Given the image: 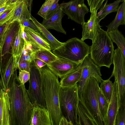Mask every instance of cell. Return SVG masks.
<instances>
[{
  "label": "cell",
  "mask_w": 125,
  "mask_h": 125,
  "mask_svg": "<svg viewBox=\"0 0 125 125\" xmlns=\"http://www.w3.org/2000/svg\"><path fill=\"white\" fill-rule=\"evenodd\" d=\"M30 63L28 61L20 59L18 65V68L19 71L24 70L29 72Z\"/></svg>",
  "instance_id": "cell-37"
},
{
  "label": "cell",
  "mask_w": 125,
  "mask_h": 125,
  "mask_svg": "<svg viewBox=\"0 0 125 125\" xmlns=\"http://www.w3.org/2000/svg\"><path fill=\"white\" fill-rule=\"evenodd\" d=\"M8 0H0V7L7 5Z\"/></svg>",
  "instance_id": "cell-45"
},
{
  "label": "cell",
  "mask_w": 125,
  "mask_h": 125,
  "mask_svg": "<svg viewBox=\"0 0 125 125\" xmlns=\"http://www.w3.org/2000/svg\"><path fill=\"white\" fill-rule=\"evenodd\" d=\"M30 77L29 72L24 70L19 71L18 78L22 83L25 84L26 83L29 81Z\"/></svg>",
  "instance_id": "cell-36"
},
{
  "label": "cell",
  "mask_w": 125,
  "mask_h": 125,
  "mask_svg": "<svg viewBox=\"0 0 125 125\" xmlns=\"http://www.w3.org/2000/svg\"><path fill=\"white\" fill-rule=\"evenodd\" d=\"M101 0H92V3L90 7V12L96 9Z\"/></svg>",
  "instance_id": "cell-39"
},
{
  "label": "cell",
  "mask_w": 125,
  "mask_h": 125,
  "mask_svg": "<svg viewBox=\"0 0 125 125\" xmlns=\"http://www.w3.org/2000/svg\"><path fill=\"white\" fill-rule=\"evenodd\" d=\"M30 125H52L47 109L37 105L33 106Z\"/></svg>",
  "instance_id": "cell-16"
},
{
  "label": "cell",
  "mask_w": 125,
  "mask_h": 125,
  "mask_svg": "<svg viewBox=\"0 0 125 125\" xmlns=\"http://www.w3.org/2000/svg\"><path fill=\"white\" fill-rule=\"evenodd\" d=\"M122 1L125 2V0H122Z\"/></svg>",
  "instance_id": "cell-49"
},
{
  "label": "cell",
  "mask_w": 125,
  "mask_h": 125,
  "mask_svg": "<svg viewBox=\"0 0 125 125\" xmlns=\"http://www.w3.org/2000/svg\"><path fill=\"white\" fill-rule=\"evenodd\" d=\"M82 69L81 76L79 81L77 83L79 96L86 81L89 78L94 77L100 83L104 80L100 67L93 61L90 56H87L80 64Z\"/></svg>",
  "instance_id": "cell-11"
},
{
  "label": "cell",
  "mask_w": 125,
  "mask_h": 125,
  "mask_svg": "<svg viewBox=\"0 0 125 125\" xmlns=\"http://www.w3.org/2000/svg\"><path fill=\"white\" fill-rule=\"evenodd\" d=\"M97 10L95 9L91 12L89 19L81 25L82 28V40L84 41L89 39L92 40V42L95 41L98 30L101 27L100 25L101 20L97 16Z\"/></svg>",
  "instance_id": "cell-13"
},
{
  "label": "cell",
  "mask_w": 125,
  "mask_h": 125,
  "mask_svg": "<svg viewBox=\"0 0 125 125\" xmlns=\"http://www.w3.org/2000/svg\"><path fill=\"white\" fill-rule=\"evenodd\" d=\"M24 30L33 47L37 50L44 49L51 51L50 45L41 33L28 27Z\"/></svg>",
  "instance_id": "cell-17"
},
{
  "label": "cell",
  "mask_w": 125,
  "mask_h": 125,
  "mask_svg": "<svg viewBox=\"0 0 125 125\" xmlns=\"http://www.w3.org/2000/svg\"><path fill=\"white\" fill-rule=\"evenodd\" d=\"M99 84L93 77L87 79L79 96V102L96 125H105L98 107Z\"/></svg>",
  "instance_id": "cell-3"
},
{
  "label": "cell",
  "mask_w": 125,
  "mask_h": 125,
  "mask_svg": "<svg viewBox=\"0 0 125 125\" xmlns=\"http://www.w3.org/2000/svg\"><path fill=\"white\" fill-rule=\"evenodd\" d=\"M77 113L78 125H96L95 123L79 102Z\"/></svg>",
  "instance_id": "cell-28"
},
{
  "label": "cell",
  "mask_w": 125,
  "mask_h": 125,
  "mask_svg": "<svg viewBox=\"0 0 125 125\" xmlns=\"http://www.w3.org/2000/svg\"><path fill=\"white\" fill-rule=\"evenodd\" d=\"M60 8L68 18L82 25L84 21L85 14L89 11L84 0H71L60 4Z\"/></svg>",
  "instance_id": "cell-9"
},
{
  "label": "cell",
  "mask_w": 125,
  "mask_h": 125,
  "mask_svg": "<svg viewBox=\"0 0 125 125\" xmlns=\"http://www.w3.org/2000/svg\"><path fill=\"white\" fill-rule=\"evenodd\" d=\"M63 12L61 9L59 10L56 13L49 18L43 19L42 25L47 29H52L65 34L66 31L62 27V19L63 17Z\"/></svg>",
  "instance_id": "cell-18"
},
{
  "label": "cell",
  "mask_w": 125,
  "mask_h": 125,
  "mask_svg": "<svg viewBox=\"0 0 125 125\" xmlns=\"http://www.w3.org/2000/svg\"><path fill=\"white\" fill-rule=\"evenodd\" d=\"M59 101L62 116L73 125H78L77 113L79 100L77 83L71 86H61Z\"/></svg>",
  "instance_id": "cell-5"
},
{
  "label": "cell",
  "mask_w": 125,
  "mask_h": 125,
  "mask_svg": "<svg viewBox=\"0 0 125 125\" xmlns=\"http://www.w3.org/2000/svg\"><path fill=\"white\" fill-rule=\"evenodd\" d=\"M16 3H11L9 8L0 15V26L10 21H12L14 15Z\"/></svg>",
  "instance_id": "cell-31"
},
{
  "label": "cell",
  "mask_w": 125,
  "mask_h": 125,
  "mask_svg": "<svg viewBox=\"0 0 125 125\" xmlns=\"http://www.w3.org/2000/svg\"><path fill=\"white\" fill-rule=\"evenodd\" d=\"M29 73V86L27 90L31 101L33 106L46 108L40 68L37 66L33 60L30 63Z\"/></svg>",
  "instance_id": "cell-7"
},
{
  "label": "cell",
  "mask_w": 125,
  "mask_h": 125,
  "mask_svg": "<svg viewBox=\"0 0 125 125\" xmlns=\"http://www.w3.org/2000/svg\"><path fill=\"white\" fill-rule=\"evenodd\" d=\"M125 125V105L119 108L116 115L115 125Z\"/></svg>",
  "instance_id": "cell-33"
},
{
  "label": "cell",
  "mask_w": 125,
  "mask_h": 125,
  "mask_svg": "<svg viewBox=\"0 0 125 125\" xmlns=\"http://www.w3.org/2000/svg\"><path fill=\"white\" fill-rule=\"evenodd\" d=\"M47 0H45V1H47Z\"/></svg>",
  "instance_id": "cell-50"
},
{
  "label": "cell",
  "mask_w": 125,
  "mask_h": 125,
  "mask_svg": "<svg viewBox=\"0 0 125 125\" xmlns=\"http://www.w3.org/2000/svg\"><path fill=\"white\" fill-rule=\"evenodd\" d=\"M55 0H47L43 4L37 14L43 19H46V16L51 7Z\"/></svg>",
  "instance_id": "cell-32"
},
{
  "label": "cell",
  "mask_w": 125,
  "mask_h": 125,
  "mask_svg": "<svg viewBox=\"0 0 125 125\" xmlns=\"http://www.w3.org/2000/svg\"><path fill=\"white\" fill-rule=\"evenodd\" d=\"M113 42L115 43L125 57V38L118 29L107 32Z\"/></svg>",
  "instance_id": "cell-26"
},
{
  "label": "cell",
  "mask_w": 125,
  "mask_h": 125,
  "mask_svg": "<svg viewBox=\"0 0 125 125\" xmlns=\"http://www.w3.org/2000/svg\"><path fill=\"white\" fill-rule=\"evenodd\" d=\"M46 65L54 74L61 78L77 70L80 67V64L60 57L54 61L47 64Z\"/></svg>",
  "instance_id": "cell-12"
},
{
  "label": "cell",
  "mask_w": 125,
  "mask_h": 125,
  "mask_svg": "<svg viewBox=\"0 0 125 125\" xmlns=\"http://www.w3.org/2000/svg\"><path fill=\"white\" fill-rule=\"evenodd\" d=\"M12 0H8L7 3V5L11 3V2Z\"/></svg>",
  "instance_id": "cell-48"
},
{
  "label": "cell",
  "mask_w": 125,
  "mask_h": 125,
  "mask_svg": "<svg viewBox=\"0 0 125 125\" xmlns=\"http://www.w3.org/2000/svg\"><path fill=\"white\" fill-rule=\"evenodd\" d=\"M59 125H73L71 122H69L64 117L62 116L59 122Z\"/></svg>",
  "instance_id": "cell-41"
},
{
  "label": "cell",
  "mask_w": 125,
  "mask_h": 125,
  "mask_svg": "<svg viewBox=\"0 0 125 125\" xmlns=\"http://www.w3.org/2000/svg\"><path fill=\"white\" fill-rule=\"evenodd\" d=\"M19 21L23 26L30 28L40 33L39 29L32 21L23 17L20 19Z\"/></svg>",
  "instance_id": "cell-34"
},
{
  "label": "cell",
  "mask_w": 125,
  "mask_h": 125,
  "mask_svg": "<svg viewBox=\"0 0 125 125\" xmlns=\"http://www.w3.org/2000/svg\"><path fill=\"white\" fill-rule=\"evenodd\" d=\"M31 15L28 9L26 0L17 2L12 21H19L23 17L31 20Z\"/></svg>",
  "instance_id": "cell-23"
},
{
  "label": "cell",
  "mask_w": 125,
  "mask_h": 125,
  "mask_svg": "<svg viewBox=\"0 0 125 125\" xmlns=\"http://www.w3.org/2000/svg\"><path fill=\"white\" fill-rule=\"evenodd\" d=\"M108 0L100 7L99 12L97 13V17L101 20L104 19L106 16L112 12H116L120 3L122 0H116L113 2L107 4Z\"/></svg>",
  "instance_id": "cell-24"
},
{
  "label": "cell",
  "mask_w": 125,
  "mask_h": 125,
  "mask_svg": "<svg viewBox=\"0 0 125 125\" xmlns=\"http://www.w3.org/2000/svg\"><path fill=\"white\" fill-rule=\"evenodd\" d=\"M122 2L118 8L115 18L106 26L107 32L117 29L120 25L125 24V2Z\"/></svg>",
  "instance_id": "cell-22"
},
{
  "label": "cell",
  "mask_w": 125,
  "mask_h": 125,
  "mask_svg": "<svg viewBox=\"0 0 125 125\" xmlns=\"http://www.w3.org/2000/svg\"><path fill=\"white\" fill-rule=\"evenodd\" d=\"M11 4V3L0 7V15L9 8Z\"/></svg>",
  "instance_id": "cell-43"
},
{
  "label": "cell",
  "mask_w": 125,
  "mask_h": 125,
  "mask_svg": "<svg viewBox=\"0 0 125 125\" xmlns=\"http://www.w3.org/2000/svg\"><path fill=\"white\" fill-rule=\"evenodd\" d=\"M110 77L108 79L104 80L100 83V89L107 100L109 104L113 92V83L110 80Z\"/></svg>",
  "instance_id": "cell-29"
},
{
  "label": "cell",
  "mask_w": 125,
  "mask_h": 125,
  "mask_svg": "<svg viewBox=\"0 0 125 125\" xmlns=\"http://www.w3.org/2000/svg\"><path fill=\"white\" fill-rule=\"evenodd\" d=\"M90 47V56L93 62L100 68L104 66L109 68L113 63L115 50L107 31L100 28L95 41Z\"/></svg>",
  "instance_id": "cell-4"
},
{
  "label": "cell",
  "mask_w": 125,
  "mask_h": 125,
  "mask_svg": "<svg viewBox=\"0 0 125 125\" xmlns=\"http://www.w3.org/2000/svg\"><path fill=\"white\" fill-rule=\"evenodd\" d=\"M26 0L27 3L29 10L30 13L31 14L33 0Z\"/></svg>",
  "instance_id": "cell-44"
},
{
  "label": "cell",
  "mask_w": 125,
  "mask_h": 125,
  "mask_svg": "<svg viewBox=\"0 0 125 125\" xmlns=\"http://www.w3.org/2000/svg\"><path fill=\"white\" fill-rule=\"evenodd\" d=\"M98 104L99 111L105 122L108 112L109 103L100 88L98 93Z\"/></svg>",
  "instance_id": "cell-30"
},
{
  "label": "cell",
  "mask_w": 125,
  "mask_h": 125,
  "mask_svg": "<svg viewBox=\"0 0 125 125\" xmlns=\"http://www.w3.org/2000/svg\"><path fill=\"white\" fill-rule=\"evenodd\" d=\"M117 82L115 79L112 96L109 104L108 112L105 121V125H115L116 117L119 109Z\"/></svg>",
  "instance_id": "cell-15"
},
{
  "label": "cell",
  "mask_w": 125,
  "mask_h": 125,
  "mask_svg": "<svg viewBox=\"0 0 125 125\" xmlns=\"http://www.w3.org/2000/svg\"><path fill=\"white\" fill-rule=\"evenodd\" d=\"M9 98L6 91L0 90V125H10Z\"/></svg>",
  "instance_id": "cell-19"
},
{
  "label": "cell",
  "mask_w": 125,
  "mask_h": 125,
  "mask_svg": "<svg viewBox=\"0 0 125 125\" xmlns=\"http://www.w3.org/2000/svg\"><path fill=\"white\" fill-rule=\"evenodd\" d=\"M33 60L37 66L40 68L46 65V63L39 59L35 58Z\"/></svg>",
  "instance_id": "cell-40"
},
{
  "label": "cell",
  "mask_w": 125,
  "mask_h": 125,
  "mask_svg": "<svg viewBox=\"0 0 125 125\" xmlns=\"http://www.w3.org/2000/svg\"><path fill=\"white\" fill-rule=\"evenodd\" d=\"M105 0H101L99 4L98 5L96 9L97 10L99 9L101 6L102 5L103 3Z\"/></svg>",
  "instance_id": "cell-46"
},
{
  "label": "cell",
  "mask_w": 125,
  "mask_h": 125,
  "mask_svg": "<svg viewBox=\"0 0 125 125\" xmlns=\"http://www.w3.org/2000/svg\"><path fill=\"white\" fill-rule=\"evenodd\" d=\"M31 55L32 60L35 58L39 59L47 64L54 61L59 57L51 51L43 49L35 51L32 53Z\"/></svg>",
  "instance_id": "cell-25"
},
{
  "label": "cell",
  "mask_w": 125,
  "mask_h": 125,
  "mask_svg": "<svg viewBox=\"0 0 125 125\" xmlns=\"http://www.w3.org/2000/svg\"><path fill=\"white\" fill-rule=\"evenodd\" d=\"M13 22L10 21L0 26V40L3 36L10 24Z\"/></svg>",
  "instance_id": "cell-38"
},
{
  "label": "cell",
  "mask_w": 125,
  "mask_h": 125,
  "mask_svg": "<svg viewBox=\"0 0 125 125\" xmlns=\"http://www.w3.org/2000/svg\"><path fill=\"white\" fill-rule=\"evenodd\" d=\"M82 69L80 67L73 71L61 78V85L69 86L77 83L80 80L81 76Z\"/></svg>",
  "instance_id": "cell-27"
},
{
  "label": "cell",
  "mask_w": 125,
  "mask_h": 125,
  "mask_svg": "<svg viewBox=\"0 0 125 125\" xmlns=\"http://www.w3.org/2000/svg\"><path fill=\"white\" fill-rule=\"evenodd\" d=\"M90 46L77 37L72 38L52 51L57 56L79 64L90 53Z\"/></svg>",
  "instance_id": "cell-6"
},
{
  "label": "cell",
  "mask_w": 125,
  "mask_h": 125,
  "mask_svg": "<svg viewBox=\"0 0 125 125\" xmlns=\"http://www.w3.org/2000/svg\"><path fill=\"white\" fill-rule=\"evenodd\" d=\"M113 63L114 68L110 77H114L117 82L119 109L125 105V57L118 48L115 50Z\"/></svg>",
  "instance_id": "cell-8"
},
{
  "label": "cell",
  "mask_w": 125,
  "mask_h": 125,
  "mask_svg": "<svg viewBox=\"0 0 125 125\" xmlns=\"http://www.w3.org/2000/svg\"><path fill=\"white\" fill-rule=\"evenodd\" d=\"M22 30V25L21 24L18 32L11 46V53L16 57L18 63L20 61L25 45V42L21 37Z\"/></svg>",
  "instance_id": "cell-21"
},
{
  "label": "cell",
  "mask_w": 125,
  "mask_h": 125,
  "mask_svg": "<svg viewBox=\"0 0 125 125\" xmlns=\"http://www.w3.org/2000/svg\"><path fill=\"white\" fill-rule=\"evenodd\" d=\"M17 70L12 75L6 91L10 103V125H30L33 105L25 84L18 79Z\"/></svg>",
  "instance_id": "cell-1"
},
{
  "label": "cell",
  "mask_w": 125,
  "mask_h": 125,
  "mask_svg": "<svg viewBox=\"0 0 125 125\" xmlns=\"http://www.w3.org/2000/svg\"><path fill=\"white\" fill-rule=\"evenodd\" d=\"M40 70L46 109L49 112L52 125H59L62 116L59 101L60 82L58 77L46 65L40 68Z\"/></svg>",
  "instance_id": "cell-2"
},
{
  "label": "cell",
  "mask_w": 125,
  "mask_h": 125,
  "mask_svg": "<svg viewBox=\"0 0 125 125\" xmlns=\"http://www.w3.org/2000/svg\"><path fill=\"white\" fill-rule=\"evenodd\" d=\"M32 20L36 25L42 36L49 44L51 50H53L62 45L64 42L58 41L49 32L48 29L31 16Z\"/></svg>",
  "instance_id": "cell-20"
},
{
  "label": "cell",
  "mask_w": 125,
  "mask_h": 125,
  "mask_svg": "<svg viewBox=\"0 0 125 125\" xmlns=\"http://www.w3.org/2000/svg\"><path fill=\"white\" fill-rule=\"evenodd\" d=\"M21 24L19 21H15L10 24L0 40V56L11 53V44L16 36Z\"/></svg>",
  "instance_id": "cell-14"
},
{
  "label": "cell",
  "mask_w": 125,
  "mask_h": 125,
  "mask_svg": "<svg viewBox=\"0 0 125 125\" xmlns=\"http://www.w3.org/2000/svg\"><path fill=\"white\" fill-rule=\"evenodd\" d=\"M87 0L89 6L90 7L91 5L92 0Z\"/></svg>",
  "instance_id": "cell-47"
},
{
  "label": "cell",
  "mask_w": 125,
  "mask_h": 125,
  "mask_svg": "<svg viewBox=\"0 0 125 125\" xmlns=\"http://www.w3.org/2000/svg\"><path fill=\"white\" fill-rule=\"evenodd\" d=\"M0 56V90L6 91L10 79L18 68L16 57L11 53Z\"/></svg>",
  "instance_id": "cell-10"
},
{
  "label": "cell",
  "mask_w": 125,
  "mask_h": 125,
  "mask_svg": "<svg viewBox=\"0 0 125 125\" xmlns=\"http://www.w3.org/2000/svg\"><path fill=\"white\" fill-rule=\"evenodd\" d=\"M59 0H55L48 12L46 19L49 18L56 13L60 8V4L58 3Z\"/></svg>",
  "instance_id": "cell-35"
},
{
  "label": "cell",
  "mask_w": 125,
  "mask_h": 125,
  "mask_svg": "<svg viewBox=\"0 0 125 125\" xmlns=\"http://www.w3.org/2000/svg\"><path fill=\"white\" fill-rule=\"evenodd\" d=\"M20 59L25 60L30 62L32 60L31 54L28 53L25 55H22Z\"/></svg>",
  "instance_id": "cell-42"
}]
</instances>
